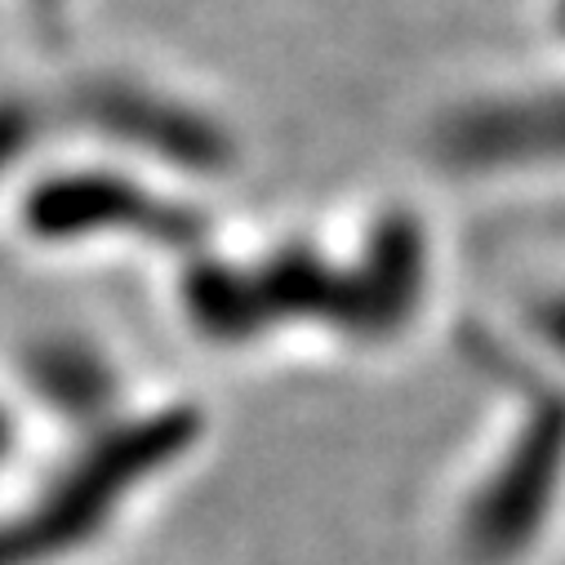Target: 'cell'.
Returning <instances> with one entry per match:
<instances>
[{
    "mask_svg": "<svg viewBox=\"0 0 565 565\" xmlns=\"http://www.w3.org/2000/svg\"><path fill=\"white\" fill-rule=\"evenodd\" d=\"M183 437H188V423L183 418H161V423H148L143 433L116 437L94 463H85L81 472H72V481L58 490V499H45L23 530L0 534V565L28 561L36 552H50V543H63L72 534L94 530L103 521L107 499L120 494V490H129L134 472L161 463L174 446H183Z\"/></svg>",
    "mask_w": 565,
    "mask_h": 565,
    "instance_id": "1",
    "label": "cell"
},
{
    "mask_svg": "<svg viewBox=\"0 0 565 565\" xmlns=\"http://www.w3.org/2000/svg\"><path fill=\"white\" fill-rule=\"evenodd\" d=\"M0 437H6V433H0Z\"/></svg>",
    "mask_w": 565,
    "mask_h": 565,
    "instance_id": "2",
    "label": "cell"
}]
</instances>
